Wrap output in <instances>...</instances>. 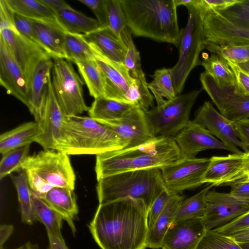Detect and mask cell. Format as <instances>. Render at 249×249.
Returning a JSON list of instances; mask_svg holds the SVG:
<instances>
[{
  "label": "cell",
  "instance_id": "6da1fadb",
  "mask_svg": "<svg viewBox=\"0 0 249 249\" xmlns=\"http://www.w3.org/2000/svg\"><path fill=\"white\" fill-rule=\"evenodd\" d=\"M89 228L101 249H146V206L129 197L99 204Z\"/></svg>",
  "mask_w": 249,
  "mask_h": 249
},
{
  "label": "cell",
  "instance_id": "7a4b0ae2",
  "mask_svg": "<svg viewBox=\"0 0 249 249\" xmlns=\"http://www.w3.org/2000/svg\"><path fill=\"white\" fill-rule=\"evenodd\" d=\"M180 157L173 138L155 137L136 147L104 153L96 157L97 181L123 172L166 166Z\"/></svg>",
  "mask_w": 249,
  "mask_h": 249
},
{
  "label": "cell",
  "instance_id": "3957f363",
  "mask_svg": "<svg viewBox=\"0 0 249 249\" xmlns=\"http://www.w3.org/2000/svg\"><path fill=\"white\" fill-rule=\"evenodd\" d=\"M131 34L179 48L177 6L174 0H120Z\"/></svg>",
  "mask_w": 249,
  "mask_h": 249
},
{
  "label": "cell",
  "instance_id": "277c9868",
  "mask_svg": "<svg viewBox=\"0 0 249 249\" xmlns=\"http://www.w3.org/2000/svg\"><path fill=\"white\" fill-rule=\"evenodd\" d=\"M97 181L99 204L129 197L142 200L148 211L166 188L160 168L157 167L123 172Z\"/></svg>",
  "mask_w": 249,
  "mask_h": 249
},
{
  "label": "cell",
  "instance_id": "5b68a950",
  "mask_svg": "<svg viewBox=\"0 0 249 249\" xmlns=\"http://www.w3.org/2000/svg\"><path fill=\"white\" fill-rule=\"evenodd\" d=\"M64 125L69 155L97 156L126 147L115 133L90 117L67 116Z\"/></svg>",
  "mask_w": 249,
  "mask_h": 249
},
{
  "label": "cell",
  "instance_id": "8992f818",
  "mask_svg": "<svg viewBox=\"0 0 249 249\" xmlns=\"http://www.w3.org/2000/svg\"><path fill=\"white\" fill-rule=\"evenodd\" d=\"M186 7L188 17L186 26L180 31L178 60L171 68L177 95L182 92L192 70L200 65L199 54L201 51L205 49L203 14L198 0H190Z\"/></svg>",
  "mask_w": 249,
  "mask_h": 249
},
{
  "label": "cell",
  "instance_id": "52a82bcc",
  "mask_svg": "<svg viewBox=\"0 0 249 249\" xmlns=\"http://www.w3.org/2000/svg\"><path fill=\"white\" fill-rule=\"evenodd\" d=\"M202 89L177 95L162 106L144 112L155 137L173 138L188 124L191 109Z\"/></svg>",
  "mask_w": 249,
  "mask_h": 249
},
{
  "label": "cell",
  "instance_id": "ba28073f",
  "mask_svg": "<svg viewBox=\"0 0 249 249\" xmlns=\"http://www.w3.org/2000/svg\"><path fill=\"white\" fill-rule=\"evenodd\" d=\"M52 83L58 102L67 116H77L89 107L84 96L83 80L72 64L64 58H53Z\"/></svg>",
  "mask_w": 249,
  "mask_h": 249
},
{
  "label": "cell",
  "instance_id": "9c48e42d",
  "mask_svg": "<svg viewBox=\"0 0 249 249\" xmlns=\"http://www.w3.org/2000/svg\"><path fill=\"white\" fill-rule=\"evenodd\" d=\"M21 170L34 171L53 187L74 190L75 174L69 155L65 152L44 149L29 155Z\"/></svg>",
  "mask_w": 249,
  "mask_h": 249
},
{
  "label": "cell",
  "instance_id": "30bf717a",
  "mask_svg": "<svg viewBox=\"0 0 249 249\" xmlns=\"http://www.w3.org/2000/svg\"><path fill=\"white\" fill-rule=\"evenodd\" d=\"M210 163V158H180L160 168L166 189L173 194L197 188Z\"/></svg>",
  "mask_w": 249,
  "mask_h": 249
},
{
  "label": "cell",
  "instance_id": "8fae6325",
  "mask_svg": "<svg viewBox=\"0 0 249 249\" xmlns=\"http://www.w3.org/2000/svg\"><path fill=\"white\" fill-rule=\"evenodd\" d=\"M66 117L54 93L51 78L44 114L38 122L41 134L35 142L40 144L44 150L53 149L65 152L67 137L64 123Z\"/></svg>",
  "mask_w": 249,
  "mask_h": 249
},
{
  "label": "cell",
  "instance_id": "7c38bea8",
  "mask_svg": "<svg viewBox=\"0 0 249 249\" xmlns=\"http://www.w3.org/2000/svg\"><path fill=\"white\" fill-rule=\"evenodd\" d=\"M200 81L223 116L232 122L249 118V96L235 91V87L219 88L205 72Z\"/></svg>",
  "mask_w": 249,
  "mask_h": 249
},
{
  "label": "cell",
  "instance_id": "4fadbf2b",
  "mask_svg": "<svg viewBox=\"0 0 249 249\" xmlns=\"http://www.w3.org/2000/svg\"><path fill=\"white\" fill-rule=\"evenodd\" d=\"M206 210L202 218L206 230L224 225L249 211V202L230 194L209 190L206 195Z\"/></svg>",
  "mask_w": 249,
  "mask_h": 249
},
{
  "label": "cell",
  "instance_id": "5bb4252c",
  "mask_svg": "<svg viewBox=\"0 0 249 249\" xmlns=\"http://www.w3.org/2000/svg\"><path fill=\"white\" fill-rule=\"evenodd\" d=\"M205 127L213 136L224 143L234 154L247 152L245 146L237 136L232 122L218 112L209 101H205L195 113L193 120Z\"/></svg>",
  "mask_w": 249,
  "mask_h": 249
},
{
  "label": "cell",
  "instance_id": "9a60e30c",
  "mask_svg": "<svg viewBox=\"0 0 249 249\" xmlns=\"http://www.w3.org/2000/svg\"><path fill=\"white\" fill-rule=\"evenodd\" d=\"M0 36L9 46L15 59L23 71L29 88L33 73L43 60L52 58L40 47L24 37L18 32L5 29Z\"/></svg>",
  "mask_w": 249,
  "mask_h": 249
},
{
  "label": "cell",
  "instance_id": "2e32d148",
  "mask_svg": "<svg viewBox=\"0 0 249 249\" xmlns=\"http://www.w3.org/2000/svg\"><path fill=\"white\" fill-rule=\"evenodd\" d=\"M202 12L205 40L219 45L249 44V27L233 23L216 11Z\"/></svg>",
  "mask_w": 249,
  "mask_h": 249
},
{
  "label": "cell",
  "instance_id": "e0dca14e",
  "mask_svg": "<svg viewBox=\"0 0 249 249\" xmlns=\"http://www.w3.org/2000/svg\"><path fill=\"white\" fill-rule=\"evenodd\" d=\"M96 121L109 128L123 139L126 143L125 148L137 146L155 138L144 111L137 108L118 120Z\"/></svg>",
  "mask_w": 249,
  "mask_h": 249
},
{
  "label": "cell",
  "instance_id": "ac0fdd59",
  "mask_svg": "<svg viewBox=\"0 0 249 249\" xmlns=\"http://www.w3.org/2000/svg\"><path fill=\"white\" fill-rule=\"evenodd\" d=\"M173 138L178 146L181 158H195L199 152L208 149H225L230 151L224 143L193 120H190Z\"/></svg>",
  "mask_w": 249,
  "mask_h": 249
},
{
  "label": "cell",
  "instance_id": "d6986e66",
  "mask_svg": "<svg viewBox=\"0 0 249 249\" xmlns=\"http://www.w3.org/2000/svg\"><path fill=\"white\" fill-rule=\"evenodd\" d=\"M0 84L10 94L27 107L29 88L24 74L11 50L0 36Z\"/></svg>",
  "mask_w": 249,
  "mask_h": 249
},
{
  "label": "cell",
  "instance_id": "ffe728a7",
  "mask_svg": "<svg viewBox=\"0 0 249 249\" xmlns=\"http://www.w3.org/2000/svg\"><path fill=\"white\" fill-rule=\"evenodd\" d=\"M95 60L106 79L104 96L126 103V95L135 80L124 63L111 60L98 53Z\"/></svg>",
  "mask_w": 249,
  "mask_h": 249
},
{
  "label": "cell",
  "instance_id": "44dd1931",
  "mask_svg": "<svg viewBox=\"0 0 249 249\" xmlns=\"http://www.w3.org/2000/svg\"><path fill=\"white\" fill-rule=\"evenodd\" d=\"M246 164L245 153L213 156L202 178L203 183L223 186L244 178Z\"/></svg>",
  "mask_w": 249,
  "mask_h": 249
},
{
  "label": "cell",
  "instance_id": "7402d4cb",
  "mask_svg": "<svg viewBox=\"0 0 249 249\" xmlns=\"http://www.w3.org/2000/svg\"><path fill=\"white\" fill-rule=\"evenodd\" d=\"M206 230L202 218L174 221L163 239L161 249H196Z\"/></svg>",
  "mask_w": 249,
  "mask_h": 249
},
{
  "label": "cell",
  "instance_id": "603a6c76",
  "mask_svg": "<svg viewBox=\"0 0 249 249\" xmlns=\"http://www.w3.org/2000/svg\"><path fill=\"white\" fill-rule=\"evenodd\" d=\"M53 66L52 58L41 62L36 69L30 83L27 107L38 123L44 114Z\"/></svg>",
  "mask_w": 249,
  "mask_h": 249
},
{
  "label": "cell",
  "instance_id": "cb8c5ba5",
  "mask_svg": "<svg viewBox=\"0 0 249 249\" xmlns=\"http://www.w3.org/2000/svg\"><path fill=\"white\" fill-rule=\"evenodd\" d=\"M83 35L98 53L111 60L124 63L126 47L121 37L117 36L108 26L100 27Z\"/></svg>",
  "mask_w": 249,
  "mask_h": 249
},
{
  "label": "cell",
  "instance_id": "d4e9b609",
  "mask_svg": "<svg viewBox=\"0 0 249 249\" xmlns=\"http://www.w3.org/2000/svg\"><path fill=\"white\" fill-rule=\"evenodd\" d=\"M42 200L62 216L74 234L76 230L74 220L79 210L74 190L64 187H53Z\"/></svg>",
  "mask_w": 249,
  "mask_h": 249
},
{
  "label": "cell",
  "instance_id": "484cf974",
  "mask_svg": "<svg viewBox=\"0 0 249 249\" xmlns=\"http://www.w3.org/2000/svg\"><path fill=\"white\" fill-rule=\"evenodd\" d=\"M32 21L42 48L53 58L66 59L64 48L66 32L57 24L32 19Z\"/></svg>",
  "mask_w": 249,
  "mask_h": 249
},
{
  "label": "cell",
  "instance_id": "4316f807",
  "mask_svg": "<svg viewBox=\"0 0 249 249\" xmlns=\"http://www.w3.org/2000/svg\"><path fill=\"white\" fill-rule=\"evenodd\" d=\"M184 198V196L177 194L169 200L163 212L148 231L147 248L152 249L161 248L164 237L174 221L179 206Z\"/></svg>",
  "mask_w": 249,
  "mask_h": 249
},
{
  "label": "cell",
  "instance_id": "83f0119b",
  "mask_svg": "<svg viewBox=\"0 0 249 249\" xmlns=\"http://www.w3.org/2000/svg\"><path fill=\"white\" fill-rule=\"evenodd\" d=\"M41 134L39 123L29 122L7 131L0 136V152L2 155L13 149L36 142Z\"/></svg>",
  "mask_w": 249,
  "mask_h": 249
},
{
  "label": "cell",
  "instance_id": "f1b7e54d",
  "mask_svg": "<svg viewBox=\"0 0 249 249\" xmlns=\"http://www.w3.org/2000/svg\"><path fill=\"white\" fill-rule=\"evenodd\" d=\"M135 108L132 105L101 96L94 99L88 113L95 120L113 121L126 116Z\"/></svg>",
  "mask_w": 249,
  "mask_h": 249
},
{
  "label": "cell",
  "instance_id": "f546056e",
  "mask_svg": "<svg viewBox=\"0 0 249 249\" xmlns=\"http://www.w3.org/2000/svg\"><path fill=\"white\" fill-rule=\"evenodd\" d=\"M55 16L59 26L67 33L84 35L100 27L97 19L87 17L71 7L57 12Z\"/></svg>",
  "mask_w": 249,
  "mask_h": 249
},
{
  "label": "cell",
  "instance_id": "4dcf8cb0",
  "mask_svg": "<svg viewBox=\"0 0 249 249\" xmlns=\"http://www.w3.org/2000/svg\"><path fill=\"white\" fill-rule=\"evenodd\" d=\"M205 72L219 88L235 87V78L228 61L218 54L212 53L201 61Z\"/></svg>",
  "mask_w": 249,
  "mask_h": 249
},
{
  "label": "cell",
  "instance_id": "1f68e13d",
  "mask_svg": "<svg viewBox=\"0 0 249 249\" xmlns=\"http://www.w3.org/2000/svg\"><path fill=\"white\" fill-rule=\"evenodd\" d=\"M16 14L36 21L58 24L55 14L40 0H6Z\"/></svg>",
  "mask_w": 249,
  "mask_h": 249
},
{
  "label": "cell",
  "instance_id": "d6a6232c",
  "mask_svg": "<svg viewBox=\"0 0 249 249\" xmlns=\"http://www.w3.org/2000/svg\"><path fill=\"white\" fill-rule=\"evenodd\" d=\"M10 177L17 192L21 221L32 225L36 218L33 207L32 193L26 172L25 170H21L17 174L11 175Z\"/></svg>",
  "mask_w": 249,
  "mask_h": 249
},
{
  "label": "cell",
  "instance_id": "836d02e7",
  "mask_svg": "<svg viewBox=\"0 0 249 249\" xmlns=\"http://www.w3.org/2000/svg\"><path fill=\"white\" fill-rule=\"evenodd\" d=\"M64 48L66 59L74 63L80 61L95 60L99 54L85 38L83 34L66 32Z\"/></svg>",
  "mask_w": 249,
  "mask_h": 249
},
{
  "label": "cell",
  "instance_id": "e575fe53",
  "mask_svg": "<svg viewBox=\"0 0 249 249\" xmlns=\"http://www.w3.org/2000/svg\"><path fill=\"white\" fill-rule=\"evenodd\" d=\"M33 207L36 220L42 223L46 228L47 233L65 241L61 229L63 218L51 208L42 199L32 195Z\"/></svg>",
  "mask_w": 249,
  "mask_h": 249
},
{
  "label": "cell",
  "instance_id": "d590c367",
  "mask_svg": "<svg viewBox=\"0 0 249 249\" xmlns=\"http://www.w3.org/2000/svg\"><path fill=\"white\" fill-rule=\"evenodd\" d=\"M90 95L94 98L103 96L106 79L103 72L95 59L75 62Z\"/></svg>",
  "mask_w": 249,
  "mask_h": 249
},
{
  "label": "cell",
  "instance_id": "8d00e7d4",
  "mask_svg": "<svg viewBox=\"0 0 249 249\" xmlns=\"http://www.w3.org/2000/svg\"><path fill=\"white\" fill-rule=\"evenodd\" d=\"M153 80L148 84V88L155 99L158 107L162 106L166 102L176 96L174 89L171 69L163 68L154 71Z\"/></svg>",
  "mask_w": 249,
  "mask_h": 249
},
{
  "label": "cell",
  "instance_id": "74e56055",
  "mask_svg": "<svg viewBox=\"0 0 249 249\" xmlns=\"http://www.w3.org/2000/svg\"><path fill=\"white\" fill-rule=\"evenodd\" d=\"M213 187L210 184L195 195L184 199L180 204L174 221L202 218L206 210V195Z\"/></svg>",
  "mask_w": 249,
  "mask_h": 249
},
{
  "label": "cell",
  "instance_id": "f35d334b",
  "mask_svg": "<svg viewBox=\"0 0 249 249\" xmlns=\"http://www.w3.org/2000/svg\"><path fill=\"white\" fill-rule=\"evenodd\" d=\"M205 49L235 63L249 61V44L219 45L205 40Z\"/></svg>",
  "mask_w": 249,
  "mask_h": 249
},
{
  "label": "cell",
  "instance_id": "ab89813d",
  "mask_svg": "<svg viewBox=\"0 0 249 249\" xmlns=\"http://www.w3.org/2000/svg\"><path fill=\"white\" fill-rule=\"evenodd\" d=\"M30 144L17 148L2 155L0 162V179L21 170L22 165L29 156Z\"/></svg>",
  "mask_w": 249,
  "mask_h": 249
},
{
  "label": "cell",
  "instance_id": "60d3db41",
  "mask_svg": "<svg viewBox=\"0 0 249 249\" xmlns=\"http://www.w3.org/2000/svg\"><path fill=\"white\" fill-rule=\"evenodd\" d=\"M196 249H243L228 235L206 230Z\"/></svg>",
  "mask_w": 249,
  "mask_h": 249
},
{
  "label": "cell",
  "instance_id": "b9f144b4",
  "mask_svg": "<svg viewBox=\"0 0 249 249\" xmlns=\"http://www.w3.org/2000/svg\"><path fill=\"white\" fill-rule=\"evenodd\" d=\"M108 27L118 36L127 27L125 16L120 0H108Z\"/></svg>",
  "mask_w": 249,
  "mask_h": 249
},
{
  "label": "cell",
  "instance_id": "7bdbcfd3",
  "mask_svg": "<svg viewBox=\"0 0 249 249\" xmlns=\"http://www.w3.org/2000/svg\"><path fill=\"white\" fill-rule=\"evenodd\" d=\"M227 61L235 76V91L249 96V61L242 63Z\"/></svg>",
  "mask_w": 249,
  "mask_h": 249
},
{
  "label": "cell",
  "instance_id": "ee69618b",
  "mask_svg": "<svg viewBox=\"0 0 249 249\" xmlns=\"http://www.w3.org/2000/svg\"><path fill=\"white\" fill-rule=\"evenodd\" d=\"M176 194L164 189L155 199L148 211V224L149 230L152 228L155 221L165 209L169 200Z\"/></svg>",
  "mask_w": 249,
  "mask_h": 249
},
{
  "label": "cell",
  "instance_id": "f6af8a7d",
  "mask_svg": "<svg viewBox=\"0 0 249 249\" xmlns=\"http://www.w3.org/2000/svg\"><path fill=\"white\" fill-rule=\"evenodd\" d=\"M25 171L33 196L42 199L53 187L34 171Z\"/></svg>",
  "mask_w": 249,
  "mask_h": 249
},
{
  "label": "cell",
  "instance_id": "bcb514c9",
  "mask_svg": "<svg viewBox=\"0 0 249 249\" xmlns=\"http://www.w3.org/2000/svg\"><path fill=\"white\" fill-rule=\"evenodd\" d=\"M93 13L100 27L108 26V0H78Z\"/></svg>",
  "mask_w": 249,
  "mask_h": 249
},
{
  "label": "cell",
  "instance_id": "7dc6e473",
  "mask_svg": "<svg viewBox=\"0 0 249 249\" xmlns=\"http://www.w3.org/2000/svg\"><path fill=\"white\" fill-rule=\"evenodd\" d=\"M15 22L16 28L19 34L42 48L33 28L32 19L15 13Z\"/></svg>",
  "mask_w": 249,
  "mask_h": 249
},
{
  "label": "cell",
  "instance_id": "c3c4849f",
  "mask_svg": "<svg viewBox=\"0 0 249 249\" xmlns=\"http://www.w3.org/2000/svg\"><path fill=\"white\" fill-rule=\"evenodd\" d=\"M249 228V211L229 223L213 229L215 231L229 235Z\"/></svg>",
  "mask_w": 249,
  "mask_h": 249
},
{
  "label": "cell",
  "instance_id": "681fc988",
  "mask_svg": "<svg viewBox=\"0 0 249 249\" xmlns=\"http://www.w3.org/2000/svg\"><path fill=\"white\" fill-rule=\"evenodd\" d=\"M231 187L230 195L240 200L249 202V180L241 178L226 184Z\"/></svg>",
  "mask_w": 249,
  "mask_h": 249
},
{
  "label": "cell",
  "instance_id": "f907efd6",
  "mask_svg": "<svg viewBox=\"0 0 249 249\" xmlns=\"http://www.w3.org/2000/svg\"><path fill=\"white\" fill-rule=\"evenodd\" d=\"M0 31L8 29L18 32L15 26V13L8 5L6 0H0Z\"/></svg>",
  "mask_w": 249,
  "mask_h": 249
},
{
  "label": "cell",
  "instance_id": "816d5d0a",
  "mask_svg": "<svg viewBox=\"0 0 249 249\" xmlns=\"http://www.w3.org/2000/svg\"><path fill=\"white\" fill-rule=\"evenodd\" d=\"M241 0H198V3L203 12L224 10L237 3Z\"/></svg>",
  "mask_w": 249,
  "mask_h": 249
},
{
  "label": "cell",
  "instance_id": "f5cc1de1",
  "mask_svg": "<svg viewBox=\"0 0 249 249\" xmlns=\"http://www.w3.org/2000/svg\"><path fill=\"white\" fill-rule=\"evenodd\" d=\"M237 137L249 152V118L232 122ZM245 152V153H247Z\"/></svg>",
  "mask_w": 249,
  "mask_h": 249
},
{
  "label": "cell",
  "instance_id": "db71d44e",
  "mask_svg": "<svg viewBox=\"0 0 249 249\" xmlns=\"http://www.w3.org/2000/svg\"><path fill=\"white\" fill-rule=\"evenodd\" d=\"M40 1L55 14L62 9L71 7L65 1L61 0H40Z\"/></svg>",
  "mask_w": 249,
  "mask_h": 249
},
{
  "label": "cell",
  "instance_id": "11a10c76",
  "mask_svg": "<svg viewBox=\"0 0 249 249\" xmlns=\"http://www.w3.org/2000/svg\"><path fill=\"white\" fill-rule=\"evenodd\" d=\"M14 230L13 225L2 224L0 226V249H3V245L13 233Z\"/></svg>",
  "mask_w": 249,
  "mask_h": 249
},
{
  "label": "cell",
  "instance_id": "9f6ffc18",
  "mask_svg": "<svg viewBox=\"0 0 249 249\" xmlns=\"http://www.w3.org/2000/svg\"><path fill=\"white\" fill-rule=\"evenodd\" d=\"M49 240L48 249H69L65 241H61L55 236L47 234Z\"/></svg>",
  "mask_w": 249,
  "mask_h": 249
},
{
  "label": "cell",
  "instance_id": "6f0895ef",
  "mask_svg": "<svg viewBox=\"0 0 249 249\" xmlns=\"http://www.w3.org/2000/svg\"><path fill=\"white\" fill-rule=\"evenodd\" d=\"M237 243L249 242V228L228 235Z\"/></svg>",
  "mask_w": 249,
  "mask_h": 249
},
{
  "label": "cell",
  "instance_id": "680465c9",
  "mask_svg": "<svg viewBox=\"0 0 249 249\" xmlns=\"http://www.w3.org/2000/svg\"><path fill=\"white\" fill-rule=\"evenodd\" d=\"M244 153L245 156L246 164L244 171V178L249 180V152Z\"/></svg>",
  "mask_w": 249,
  "mask_h": 249
},
{
  "label": "cell",
  "instance_id": "91938a15",
  "mask_svg": "<svg viewBox=\"0 0 249 249\" xmlns=\"http://www.w3.org/2000/svg\"><path fill=\"white\" fill-rule=\"evenodd\" d=\"M237 243L243 249H249V242Z\"/></svg>",
  "mask_w": 249,
  "mask_h": 249
}]
</instances>
